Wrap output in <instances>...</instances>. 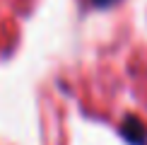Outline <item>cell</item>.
I'll return each mask as SVG.
<instances>
[{"mask_svg": "<svg viewBox=\"0 0 147 145\" xmlns=\"http://www.w3.org/2000/svg\"><path fill=\"white\" fill-rule=\"evenodd\" d=\"M121 133H123L125 140H130L133 145H145L147 143V133L142 131V126L133 119H125L123 126H121Z\"/></svg>", "mask_w": 147, "mask_h": 145, "instance_id": "obj_1", "label": "cell"}, {"mask_svg": "<svg viewBox=\"0 0 147 145\" xmlns=\"http://www.w3.org/2000/svg\"><path fill=\"white\" fill-rule=\"evenodd\" d=\"M94 5H99V7H109V5H113V3H118V0H92Z\"/></svg>", "mask_w": 147, "mask_h": 145, "instance_id": "obj_2", "label": "cell"}]
</instances>
